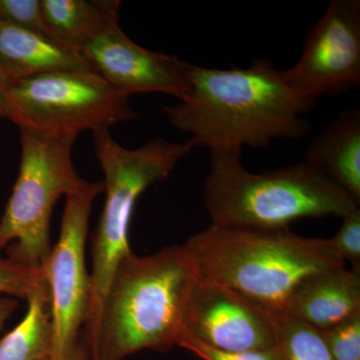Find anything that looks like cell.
<instances>
[{
    "label": "cell",
    "instance_id": "20",
    "mask_svg": "<svg viewBox=\"0 0 360 360\" xmlns=\"http://www.w3.org/2000/svg\"><path fill=\"white\" fill-rule=\"evenodd\" d=\"M322 333L333 360H360V312Z\"/></svg>",
    "mask_w": 360,
    "mask_h": 360
},
{
    "label": "cell",
    "instance_id": "15",
    "mask_svg": "<svg viewBox=\"0 0 360 360\" xmlns=\"http://www.w3.org/2000/svg\"><path fill=\"white\" fill-rule=\"evenodd\" d=\"M51 39L79 52L85 44L118 21L117 0H40Z\"/></svg>",
    "mask_w": 360,
    "mask_h": 360
},
{
    "label": "cell",
    "instance_id": "18",
    "mask_svg": "<svg viewBox=\"0 0 360 360\" xmlns=\"http://www.w3.org/2000/svg\"><path fill=\"white\" fill-rule=\"evenodd\" d=\"M45 283L42 269H30L8 258L0 262V295L27 300Z\"/></svg>",
    "mask_w": 360,
    "mask_h": 360
},
{
    "label": "cell",
    "instance_id": "9",
    "mask_svg": "<svg viewBox=\"0 0 360 360\" xmlns=\"http://www.w3.org/2000/svg\"><path fill=\"white\" fill-rule=\"evenodd\" d=\"M286 79L312 101L360 85V2L333 0L310 28L302 56Z\"/></svg>",
    "mask_w": 360,
    "mask_h": 360
},
{
    "label": "cell",
    "instance_id": "17",
    "mask_svg": "<svg viewBox=\"0 0 360 360\" xmlns=\"http://www.w3.org/2000/svg\"><path fill=\"white\" fill-rule=\"evenodd\" d=\"M271 316L279 360H333L321 330L286 314Z\"/></svg>",
    "mask_w": 360,
    "mask_h": 360
},
{
    "label": "cell",
    "instance_id": "26",
    "mask_svg": "<svg viewBox=\"0 0 360 360\" xmlns=\"http://www.w3.org/2000/svg\"><path fill=\"white\" fill-rule=\"evenodd\" d=\"M1 251V250H0ZM4 259V258L1 257V255H0V262H1V260Z\"/></svg>",
    "mask_w": 360,
    "mask_h": 360
},
{
    "label": "cell",
    "instance_id": "25",
    "mask_svg": "<svg viewBox=\"0 0 360 360\" xmlns=\"http://www.w3.org/2000/svg\"><path fill=\"white\" fill-rule=\"evenodd\" d=\"M72 360H89V352L84 342H79Z\"/></svg>",
    "mask_w": 360,
    "mask_h": 360
},
{
    "label": "cell",
    "instance_id": "22",
    "mask_svg": "<svg viewBox=\"0 0 360 360\" xmlns=\"http://www.w3.org/2000/svg\"><path fill=\"white\" fill-rule=\"evenodd\" d=\"M176 347L184 348L202 360H279L276 347L265 350L221 352V350L206 347L203 343L184 333L179 335Z\"/></svg>",
    "mask_w": 360,
    "mask_h": 360
},
{
    "label": "cell",
    "instance_id": "5",
    "mask_svg": "<svg viewBox=\"0 0 360 360\" xmlns=\"http://www.w3.org/2000/svg\"><path fill=\"white\" fill-rule=\"evenodd\" d=\"M96 158L104 174L105 200L91 239L90 305L84 329L96 319L116 265L131 252L129 232L134 206L149 186L163 181L194 148L184 143L155 139L139 148H123L110 130L92 132Z\"/></svg>",
    "mask_w": 360,
    "mask_h": 360
},
{
    "label": "cell",
    "instance_id": "19",
    "mask_svg": "<svg viewBox=\"0 0 360 360\" xmlns=\"http://www.w3.org/2000/svg\"><path fill=\"white\" fill-rule=\"evenodd\" d=\"M0 20L51 37L40 0H0Z\"/></svg>",
    "mask_w": 360,
    "mask_h": 360
},
{
    "label": "cell",
    "instance_id": "14",
    "mask_svg": "<svg viewBox=\"0 0 360 360\" xmlns=\"http://www.w3.org/2000/svg\"><path fill=\"white\" fill-rule=\"evenodd\" d=\"M304 161L360 205V110H343L314 137Z\"/></svg>",
    "mask_w": 360,
    "mask_h": 360
},
{
    "label": "cell",
    "instance_id": "10",
    "mask_svg": "<svg viewBox=\"0 0 360 360\" xmlns=\"http://www.w3.org/2000/svg\"><path fill=\"white\" fill-rule=\"evenodd\" d=\"M181 333L221 352L276 347L271 311L200 276L189 295Z\"/></svg>",
    "mask_w": 360,
    "mask_h": 360
},
{
    "label": "cell",
    "instance_id": "11",
    "mask_svg": "<svg viewBox=\"0 0 360 360\" xmlns=\"http://www.w3.org/2000/svg\"><path fill=\"white\" fill-rule=\"evenodd\" d=\"M97 75L124 96L163 94L184 101L189 92L188 63L174 54L149 51L129 39L118 21L80 49Z\"/></svg>",
    "mask_w": 360,
    "mask_h": 360
},
{
    "label": "cell",
    "instance_id": "7",
    "mask_svg": "<svg viewBox=\"0 0 360 360\" xmlns=\"http://www.w3.org/2000/svg\"><path fill=\"white\" fill-rule=\"evenodd\" d=\"M129 98L91 70L42 73L6 90L9 120L20 129L54 135L110 130L134 120Z\"/></svg>",
    "mask_w": 360,
    "mask_h": 360
},
{
    "label": "cell",
    "instance_id": "8",
    "mask_svg": "<svg viewBox=\"0 0 360 360\" xmlns=\"http://www.w3.org/2000/svg\"><path fill=\"white\" fill-rule=\"evenodd\" d=\"M103 191V181H89L65 196L60 236L41 267L51 293L53 326L49 360H72L80 342L91 293L85 259L89 217L94 200Z\"/></svg>",
    "mask_w": 360,
    "mask_h": 360
},
{
    "label": "cell",
    "instance_id": "21",
    "mask_svg": "<svg viewBox=\"0 0 360 360\" xmlns=\"http://www.w3.org/2000/svg\"><path fill=\"white\" fill-rule=\"evenodd\" d=\"M342 219L340 231L328 238L336 255L343 262H349L354 270L360 271V210L355 208Z\"/></svg>",
    "mask_w": 360,
    "mask_h": 360
},
{
    "label": "cell",
    "instance_id": "13",
    "mask_svg": "<svg viewBox=\"0 0 360 360\" xmlns=\"http://www.w3.org/2000/svg\"><path fill=\"white\" fill-rule=\"evenodd\" d=\"M59 70L94 71L75 49L0 20V77L6 85Z\"/></svg>",
    "mask_w": 360,
    "mask_h": 360
},
{
    "label": "cell",
    "instance_id": "6",
    "mask_svg": "<svg viewBox=\"0 0 360 360\" xmlns=\"http://www.w3.org/2000/svg\"><path fill=\"white\" fill-rule=\"evenodd\" d=\"M20 130V172L0 220V250L14 241L7 258L41 269L51 250V221L56 201L89 181L78 175L71 160L77 135Z\"/></svg>",
    "mask_w": 360,
    "mask_h": 360
},
{
    "label": "cell",
    "instance_id": "3",
    "mask_svg": "<svg viewBox=\"0 0 360 360\" xmlns=\"http://www.w3.org/2000/svg\"><path fill=\"white\" fill-rule=\"evenodd\" d=\"M184 245L198 276L278 314L285 312L291 296L305 279L345 266L328 238H303L288 227L210 224Z\"/></svg>",
    "mask_w": 360,
    "mask_h": 360
},
{
    "label": "cell",
    "instance_id": "4",
    "mask_svg": "<svg viewBox=\"0 0 360 360\" xmlns=\"http://www.w3.org/2000/svg\"><path fill=\"white\" fill-rule=\"evenodd\" d=\"M241 153L212 151L203 203L212 224L283 229L305 217H345L359 207L309 163L274 172H248Z\"/></svg>",
    "mask_w": 360,
    "mask_h": 360
},
{
    "label": "cell",
    "instance_id": "1",
    "mask_svg": "<svg viewBox=\"0 0 360 360\" xmlns=\"http://www.w3.org/2000/svg\"><path fill=\"white\" fill-rule=\"evenodd\" d=\"M186 75L188 94L162 111L175 129L191 135L194 148L241 153L243 146L264 148L309 134L302 115L317 101L296 90L270 59L229 70L188 63Z\"/></svg>",
    "mask_w": 360,
    "mask_h": 360
},
{
    "label": "cell",
    "instance_id": "23",
    "mask_svg": "<svg viewBox=\"0 0 360 360\" xmlns=\"http://www.w3.org/2000/svg\"><path fill=\"white\" fill-rule=\"evenodd\" d=\"M18 307V302L11 296L0 295V330Z\"/></svg>",
    "mask_w": 360,
    "mask_h": 360
},
{
    "label": "cell",
    "instance_id": "2",
    "mask_svg": "<svg viewBox=\"0 0 360 360\" xmlns=\"http://www.w3.org/2000/svg\"><path fill=\"white\" fill-rule=\"evenodd\" d=\"M198 274L184 245L148 257L129 252L110 277L96 319L84 329L89 360H123L176 345Z\"/></svg>",
    "mask_w": 360,
    "mask_h": 360
},
{
    "label": "cell",
    "instance_id": "16",
    "mask_svg": "<svg viewBox=\"0 0 360 360\" xmlns=\"http://www.w3.org/2000/svg\"><path fill=\"white\" fill-rule=\"evenodd\" d=\"M22 321L0 340V360H49L53 345L49 284L27 298Z\"/></svg>",
    "mask_w": 360,
    "mask_h": 360
},
{
    "label": "cell",
    "instance_id": "24",
    "mask_svg": "<svg viewBox=\"0 0 360 360\" xmlns=\"http://www.w3.org/2000/svg\"><path fill=\"white\" fill-rule=\"evenodd\" d=\"M6 84L0 77V118H7L6 90Z\"/></svg>",
    "mask_w": 360,
    "mask_h": 360
},
{
    "label": "cell",
    "instance_id": "12",
    "mask_svg": "<svg viewBox=\"0 0 360 360\" xmlns=\"http://www.w3.org/2000/svg\"><path fill=\"white\" fill-rule=\"evenodd\" d=\"M360 312V271L335 267L309 276L284 314L324 331Z\"/></svg>",
    "mask_w": 360,
    "mask_h": 360
}]
</instances>
